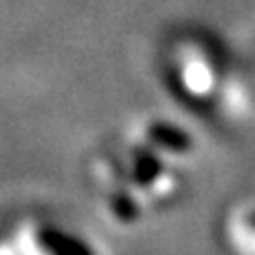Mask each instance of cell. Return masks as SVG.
Returning a JSON list of instances; mask_svg holds the SVG:
<instances>
[{"instance_id":"6da1fadb","label":"cell","mask_w":255,"mask_h":255,"mask_svg":"<svg viewBox=\"0 0 255 255\" xmlns=\"http://www.w3.org/2000/svg\"><path fill=\"white\" fill-rule=\"evenodd\" d=\"M180 78H182L187 92H191L194 97H206V92H210L213 88V69L206 62V57L201 55H189L184 57L182 69H180Z\"/></svg>"}]
</instances>
